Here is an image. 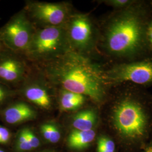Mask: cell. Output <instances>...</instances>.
Masks as SVG:
<instances>
[{
  "instance_id": "cell-17",
  "label": "cell",
  "mask_w": 152,
  "mask_h": 152,
  "mask_svg": "<svg viewBox=\"0 0 152 152\" xmlns=\"http://www.w3.org/2000/svg\"><path fill=\"white\" fill-rule=\"evenodd\" d=\"M135 0H104L99 2L113 8V10H119L131 5Z\"/></svg>"
},
{
  "instance_id": "cell-7",
  "label": "cell",
  "mask_w": 152,
  "mask_h": 152,
  "mask_svg": "<svg viewBox=\"0 0 152 152\" xmlns=\"http://www.w3.org/2000/svg\"><path fill=\"white\" fill-rule=\"evenodd\" d=\"M36 28L24 9L11 17L0 28L4 47L17 54L24 55L31 44Z\"/></svg>"
},
{
  "instance_id": "cell-5",
  "label": "cell",
  "mask_w": 152,
  "mask_h": 152,
  "mask_svg": "<svg viewBox=\"0 0 152 152\" xmlns=\"http://www.w3.org/2000/svg\"><path fill=\"white\" fill-rule=\"evenodd\" d=\"M72 50L92 59L99 55L98 22L88 13L73 12L65 24Z\"/></svg>"
},
{
  "instance_id": "cell-12",
  "label": "cell",
  "mask_w": 152,
  "mask_h": 152,
  "mask_svg": "<svg viewBox=\"0 0 152 152\" xmlns=\"http://www.w3.org/2000/svg\"><path fill=\"white\" fill-rule=\"evenodd\" d=\"M99 121L97 110L92 108L83 109L77 112L72 118V126L74 130H92Z\"/></svg>"
},
{
  "instance_id": "cell-19",
  "label": "cell",
  "mask_w": 152,
  "mask_h": 152,
  "mask_svg": "<svg viewBox=\"0 0 152 152\" xmlns=\"http://www.w3.org/2000/svg\"><path fill=\"white\" fill-rule=\"evenodd\" d=\"M23 130L24 131L28 142H29L31 147L32 148V149L38 148L39 146L40 141L38 137L33 133L32 131L29 128H24Z\"/></svg>"
},
{
  "instance_id": "cell-23",
  "label": "cell",
  "mask_w": 152,
  "mask_h": 152,
  "mask_svg": "<svg viewBox=\"0 0 152 152\" xmlns=\"http://www.w3.org/2000/svg\"><path fill=\"white\" fill-rule=\"evenodd\" d=\"M4 48H5V47H4V45L2 44V42L1 39V38H0V53H1V52L4 50Z\"/></svg>"
},
{
  "instance_id": "cell-20",
  "label": "cell",
  "mask_w": 152,
  "mask_h": 152,
  "mask_svg": "<svg viewBox=\"0 0 152 152\" xmlns=\"http://www.w3.org/2000/svg\"><path fill=\"white\" fill-rule=\"evenodd\" d=\"M61 137L60 131L56 124L50 122V131L49 141L51 143H56L59 141Z\"/></svg>"
},
{
  "instance_id": "cell-11",
  "label": "cell",
  "mask_w": 152,
  "mask_h": 152,
  "mask_svg": "<svg viewBox=\"0 0 152 152\" xmlns=\"http://www.w3.org/2000/svg\"><path fill=\"white\" fill-rule=\"evenodd\" d=\"M2 116L7 124L15 125L35 119L37 112L28 104L18 102L11 104L4 109Z\"/></svg>"
},
{
  "instance_id": "cell-1",
  "label": "cell",
  "mask_w": 152,
  "mask_h": 152,
  "mask_svg": "<svg viewBox=\"0 0 152 152\" xmlns=\"http://www.w3.org/2000/svg\"><path fill=\"white\" fill-rule=\"evenodd\" d=\"M152 19V0H135L99 21L98 53L105 58L104 63H129L152 57L148 39Z\"/></svg>"
},
{
  "instance_id": "cell-24",
  "label": "cell",
  "mask_w": 152,
  "mask_h": 152,
  "mask_svg": "<svg viewBox=\"0 0 152 152\" xmlns=\"http://www.w3.org/2000/svg\"><path fill=\"white\" fill-rule=\"evenodd\" d=\"M146 152H152V146L148 148L146 151Z\"/></svg>"
},
{
  "instance_id": "cell-8",
  "label": "cell",
  "mask_w": 152,
  "mask_h": 152,
  "mask_svg": "<svg viewBox=\"0 0 152 152\" xmlns=\"http://www.w3.org/2000/svg\"><path fill=\"white\" fill-rule=\"evenodd\" d=\"M24 10L33 24L39 27L64 26L73 13L72 7L66 2L29 1Z\"/></svg>"
},
{
  "instance_id": "cell-14",
  "label": "cell",
  "mask_w": 152,
  "mask_h": 152,
  "mask_svg": "<svg viewBox=\"0 0 152 152\" xmlns=\"http://www.w3.org/2000/svg\"><path fill=\"white\" fill-rule=\"evenodd\" d=\"M96 135L95 131L73 130L68 137V145L73 149H83L87 148L94 141Z\"/></svg>"
},
{
  "instance_id": "cell-10",
  "label": "cell",
  "mask_w": 152,
  "mask_h": 152,
  "mask_svg": "<svg viewBox=\"0 0 152 152\" xmlns=\"http://www.w3.org/2000/svg\"><path fill=\"white\" fill-rule=\"evenodd\" d=\"M52 88H54L43 77L41 80L27 78L20 86L19 92L28 101L44 109H49L52 106Z\"/></svg>"
},
{
  "instance_id": "cell-6",
  "label": "cell",
  "mask_w": 152,
  "mask_h": 152,
  "mask_svg": "<svg viewBox=\"0 0 152 152\" xmlns=\"http://www.w3.org/2000/svg\"><path fill=\"white\" fill-rule=\"evenodd\" d=\"M104 77L112 87L124 83L152 86V57L129 63H103Z\"/></svg>"
},
{
  "instance_id": "cell-25",
  "label": "cell",
  "mask_w": 152,
  "mask_h": 152,
  "mask_svg": "<svg viewBox=\"0 0 152 152\" xmlns=\"http://www.w3.org/2000/svg\"><path fill=\"white\" fill-rule=\"evenodd\" d=\"M0 152H5L4 150H2V149H1V148H0Z\"/></svg>"
},
{
  "instance_id": "cell-2",
  "label": "cell",
  "mask_w": 152,
  "mask_h": 152,
  "mask_svg": "<svg viewBox=\"0 0 152 152\" xmlns=\"http://www.w3.org/2000/svg\"><path fill=\"white\" fill-rule=\"evenodd\" d=\"M42 77L54 88L85 95L104 103L111 87L104 77L103 63L70 50L53 60L37 64Z\"/></svg>"
},
{
  "instance_id": "cell-4",
  "label": "cell",
  "mask_w": 152,
  "mask_h": 152,
  "mask_svg": "<svg viewBox=\"0 0 152 152\" xmlns=\"http://www.w3.org/2000/svg\"><path fill=\"white\" fill-rule=\"evenodd\" d=\"M71 50L65 26L36 28L27 50L28 59L41 63L58 58Z\"/></svg>"
},
{
  "instance_id": "cell-3",
  "label": "cell",
  "mask_w": 152,
  "mask_h": 152,
  "mask_svg": "<svg viewBox=\"0 0 152 152\" xmlns=\"http://www.w3.org/2000/svg\"><path fill=\"white\" fill-rule=\"evenodd\" d=\"M109 119L115 130L127 137L142 136L150 122L149 104L152 97L147 88L131 83L112 86Z\"/></svg>"
},
{
  "instance_id": "cell-15",
  "label": "cell",
  "mask_w": 152,
  "mask_h": 152,
  "mask_svg": "<svg viewBox=\"0 0 152 152\" xmlns=\"http://www.w3.org/2000/svg\"><path fill=\"white\" fill-rule=\"evenodd\" d=\"M17 93L16 90L0 82V107L5 104Z\"/></svg>"
},
{
  "instance_id": "cell-26",
  "label": "cell",
  "mask_w": 152,
  "mask_h": 152,
  "mask_svg": "<svg viewBox=\"0 0 152 152\" xmlns=\"http://www.w3.org/2000/svg\"></svg>"
},
{
  "instance_id": "cell-16",
  "label": "cell",
  "mask_w": 152,
  "mask_h": 152,
  "mask_svg": "<svg viewBox=\"0 0 152 152\" xmlns=\"http://www.w3.org/2000/svg\"><path fill=\"white\" fill-rule=\"evenodd\" d=\"M115 144L114 141L108 137L100 136L98 141L97 152H114Z\"/></svg>"
},
{
  "instance_id": "cell-13",
  "label": "cell",
  "mask_w": 152,
  "mask_h": 152,
  "mask_svg": "<svg viewBox=\"0 0 152 152\" xmlns=\"http://www.w3.org/2000/svg\"><path fill=\"white\" fill-rule=\"evenodd\" d=\"M86 96L82 94L59 89V103L61 110L64 112L75 111L86 103Z\"/></svg>"
},
{
  "instance_id": "cell-22",
  "label": "cell",
  "mask_w": 152,
  "mask_h": 152,
  "mask_svg": "<svg viewBox=\"0 0 152 152\" xmlns=\"http://www.w3.org/2000/svg\"><path fill=\"white\" fill-rule=\"evenodd\" d=\"M148 39L152 49V19L150 22L148 29Z\"/></svg>"
},
{
  "instance_id": "cell-21",
  "label": "cell",
  "mask_w": 152,
  "mask_h": 152,
  "mask_svg": "<svg viewBox=\"0 0 152 152\" xmlns=\"http://www.w3.org/2000/svg\"><path fill=\"white\" fill-rule=\"evenodd\" d=\"M11 137V133L9 130L4 126H0V144H7Z\"/></svg>"
},
{
  "instance_id": "cell-18",
  "label": "cell",
  "mask_w": 152,
  "mask_h": 152,
  "mask_svg": "<svg viewBox=\"0 0 152 152\" xmlns=\"http://www.w3.org/2000/svg\"><path fill=\"white\" fill-rule=\"evenodd\" d=\"M16 150L19 152H25L29 151L32 149V148L31 147L25 135L23 129L18 133L17 136V140L16 141Z\"/></svg>"
},
{
  "instance_id": "cell-9",
  "label": "cell",
  "mask_w": 152,
  "mask_h": 152,
  "mask_svg": "<svg viewBox=\"0 0 152 152\" xmlns=\"http://www.w3.org/2000/svg\"><path fill=\"white\" fill-rule=\"evenodd\" d=\"M28 67L20 55L4 48L0 53V82L14 88L28 78Z\"/></svg>"
}]
</instances>
